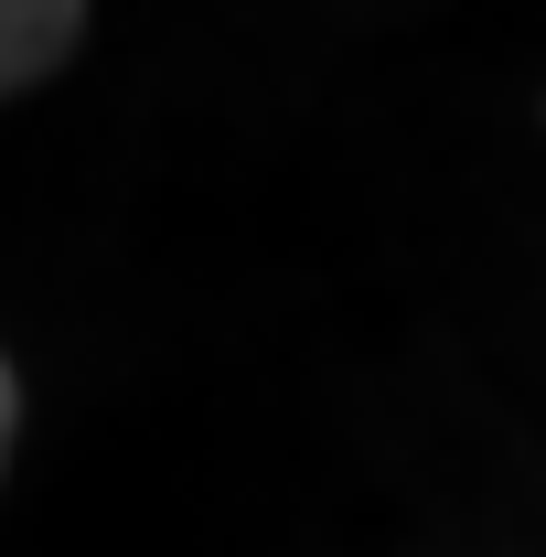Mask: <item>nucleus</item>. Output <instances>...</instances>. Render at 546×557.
Wrapping results in <instances>:
<instances>
[{
  "label": "nucleus",
  "instance_id": "obj_1",
  "mask_svg": "<svg viewBox=\"0 0 546 557\" xmlns=\"http://www.w3.org/2000/svg\"><path fill=\"white\" fill-rule=\"evenodd\" d=\"M75 33H86V0H0V86L33 97L75 54Z\"/></svg>",
  "mask_w": 546,
  "mask_h": 557
}]
</instances>
